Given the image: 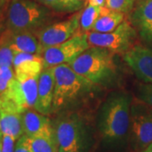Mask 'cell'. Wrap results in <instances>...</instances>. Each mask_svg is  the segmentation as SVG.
<instances>
[{"instance_id": "cell-3", "label": "cell", "mask_w": 152, "mask_h": 152, "mask_svg": "<svg viewBox=\"0 0 152 152\" xmlns=\"http://www.w3.org/2000/svg\"><path fill=\"white\" fill-rule=\"evenodd\" d=\"M54 94L53 112L78 102L92 91L95 85L76 73L68 64L53 67Z\"/></svg>"}, {"instance_id": "cell-5", "label": "cell", "mask_w": 152, "mask_h": 152, "mask_svg": "<svg viewBox=\"0 0 152 152\" xmlns=\"http://www.w3.org/2000/svg\"><path fill=\"white\" fill-rule=\"evenodd\" d=\"M58 152H84L86 130L81 118L75 113L66 114L53 126Z\"/></svg>"}, {"instance_id": "cell-15", "label": "cell", "mask_w": 152, "mask_h": 152, "mask_svg": "<svg viewBox=\"0 0 152 152\" xmlns=\"http://www.w3.org/2000/svg\"><path fill=\"white\" fill-rule=\"evenodd\" d=\"M24 134L29 138L49 134L54 132L53 126L47 115L35 109H28L22 114Z\"/></svg>"}, {"instance_id": "cell-2", "label": "cell", "mask_w": 152, "mask_h": 152, "mask_svg": "<svg viewBox=\"0 0 152 152\" xmlns=\"http://www.w3.org/2000/svg\"><path fill=\"white\" fill-rule=\"evenodd\" d=\"M113 54L107 49L91 46L69 64L95 86H107L117 76Z\"/></svg>"}, {"instance_id": "cell-21", "label": "cell", "mask_w": 152, "mask_h": 152, "mask_svg": "<svg viewBox=\"0 0 152 152\" xmlns=\"http://www.w3.org/2000/svg\"><path fill=\"white\" fill-rule=\"evenodd\" d=\"M101 7L88 5L80 13V26L85 31H91L94 24L97 20L98 17L100 16Z\"/></svg>"}, {"instance_id": "cell-30", "label": "cell", "mask_w": 152, "mask_h": 152, "mask_svg": "<svg viewBox=\"0 0 152 152\" xmlns=\"http://www.w3.org/2000/svg\"><path fill=\"white\" fill-rule=\"evenodd\" d=\"M4 19H3V15H2V12L0 13V35L2 34V32L4 31H3V25H4Z\"/></svg>"}, {"instance_id": "cell-31", "label": "cell", "mask_w": 152, "mask_h": 152, "mask_svg": "<svg viewBox=\"0 0 152 152\" xmlns=\"http://www.w3.org/2000/svg\"><path fill=\"white\" fill-rule=\"evenodd\" d=\"M143 152H152V142L143 151Z\"/></svg>"}, {"instance_id": "cell-8", "label": "cell", "mask_w": 152, "mask_h": 152, "mask_svg": "<svg viewBox=\"0 0 152 152\" xmlns=\"http://www.w3.org/2000/svg\"><path fill=\"white\" fill-rule=\"evenodd\" d=\"M129 130L136 150L143 151L152 142V107L139 98L132 100Z\"/></svg>"}, {"instance_id": "cell-20", "label": "cell", "mask_w": 152, "mask_h": 152, "mask_svg": "<svg viewBox=\"0 0 152 152\" xmlns=\"http://www.w3.org/2000/svg\"><path fill=\"white\" fill-rule=\"evenodd\" d=\"M30 142L33 152H58L54 132L30 138Z\"/></svg>"}, {"instance_id": "cell-28", "label": "cell", "mask_w": 152, "mask_h": 152, "mask_svg": "<svg viewBox=\"0 0 152 152\" xmlns=\"http://www.w3.org/2000/svg\"><path fill=\"white\" fill-rule=\"evenodd\" d=\"M89 5L96 6V7H103L106 6V0H87Z\"/></svg>"}, {"instance_id": "cell-17", "label": "cell", "mask_w": 152, "mask_h": 152, "mask_svg": "<svg viewBox=\"0 0 152 152\" xmlns=\"http://www.w3.org/2000/svg\"><path fill=\"white\" fill-rule=\"evenodd\" d=\"M124 13L115 11L107 6L101 7L100 16L94 24L91 31L96 32L106 33L115 30L124 21Z\"/></svg>"}, {"instance_id": "cell-29", "label": "cell", "mask_w": 152, "mask_h": 152, "mask_svg": "<svg viewBox=\"0 0 152 152\" xmlns=\"http://www.w3.org/2000/svg\"><path fill=\"white\" fill-rule=\"evenodd\" d=\"M10 2V0H0V10L6 8Z\"/></svg>"}, {"instance_id": "cell-9", "label": "cell", "mask_w": 152, "mask_h": 152, "mask_svg": "<svg viewBox=\"0 0 152 152\" xmlns=\"http://www.w3.org/2000/svg\"><path fill=\"white\" fill-rule=\"evenodd\" d=\"M80 13L65 20L47 25L34 32L40 44V54L44 49L64 42L75 35L80 27Z\"/></svg>"}, {"instance_id": "cell-1", "label": "cell", "mask_w": 152, "mask_h": 152, "mask_svg": "<svg viewBox=\"0 0 152 152\" xmlns=\"http://www.w3.org/2000/svg\"><path fill=\"white\" fill-rule=\"evenodd\" d=\"M132 97L128 93H111L98 115V129L105 141L118 143L127 137L130 128Z\"/></svg>"}, {"instance_id": "cell-23", "label": "cell", "mask_w": 152, "mask_h": 152, "mask_svg": "<svg viewBox=\"0 0 152 152\" xmlns=\"http://www.w3.org/2000/svg\"><path fill=\"white\" fill-rule=\"evenodd\" d=\"M14 78H15L14 67H0V94L7 90Z\"/></svg>"}, {"instance_id": "cell-33", "label": "cell", "mask_w": 152, "mask_h": 152, "mask_svg": "<svg viewBox=\"0 0 152 152\" xmlns=\"http://www.w3.org/2000/svg\"><path fill=\"white\" fill-rule=\"evenodd\" d=\"M0 131H1V129H0Z\"/></svg>"}, {"instance_id": "cell-12", "label": "cell", "mask_w": 152, "mask_h": 152, "mask_svg": "<svg viewBox=\"0 0 152 152\" xmlns=\"http://www.w3.org/2000/svg\"><path fill=\"white\" fill-rule=\"evenodd\" d=\"M0 42L8 45L14 52L40 55V44L32 31H13L5 29L0 35Z\"/></svg>"}, {"instance_id": "cell-6", "label": "cell", "mask_w": 152, "mask_h": 152, "mask_svg": "<svg viewBox=\"0 0 152 152\" xmlns=\"http://www.w3.org/2000/svg\"><path fill=\"white\" fill-rule=\"evenodd\" d=\"M91 46L88 42V33L77 31L75 36L64 42L44 49L41 53L43 60V69L69 64Z\"/></svg>"}, {"instance_id": "cell-22", "label": "cell", "mask_w": 152, "mask_h": 152, "mask_svg": "<svg viewBox=\"0 0 152 152\" xmlns=\"http://www.w3.org/2000/svg\"><path fill=\"white\" fill-rule=\"evenodd\" d=\"M135 0H106V6L121 13H129L134 7Z\"/></svg>"}, {"instance_id": "cell-19", "label": "cell", "mask_w": 152, "mask_h": 152, "mask_svg": "<svg viewBox=\"0 0 152 152\" xmlns=\"http://www.w3.org/2000/svg\"><path fill=\"white\" fill-rule=\"evenodd\" d=\"M50 10L60 13H73L81 10L82 0H36Z\"/></svg>"}, {"instance_id": "cell-10", "label": "cell", "mask_w": 152, "mask_h": 152, "mask_svg": "<svg viewBox=\"0 0 152 152\" xmlns=\"http://www.w3.org/2000/svg\"><path fill=\"white\" fill-rule=\"evenodd\" d=\"M124 60L139 80L152 84V48L134 46L124 54Z\"/></svg>"}, {"instance_id": "cell-24", "label": "cell", "mask_w": 152, "mask_h": 152, "mask_svg": "<svg viewBox=\"0 0 152 152\" xmlns=\"http://www.w3.org/2000/svg\"><path fill=\"white\" fill-rule=\"evenodd\" d=\"M14 51L8 45L0 42V67H14Z\"/></svg>"}, {"instance_id": "cell-34", "label": "cell", "mask_w": 152, "mask_h": 152, "mask_svg": "<svg viewBox=\"0 0 152 152\" xmlns=\"http://www.w3.org/2000/svg\"><path fill=\"white\" fill-rule=\"evenodd\" d=\"M0 13H1V10H0Z\"/></svg>"}, {"instance_id": "cell-11", "label": "cell", "mask_w": 152, "mask_h": 152, "mask_svg": "<svg viewBox=\"0 0 152 152\" xmlns=\"http://www.w3.org/2000/svg\"><path fill=\"white\" fill-rule=\"evenodd\" d=\"M129 20L142 41L152 48V0H139Z\"/></svg>"}, {"instance_id": "cell-13", "label": "cell", "mask_w": 152, "mask_h": 152, "mask_svg": "<svg viewBox=\"0 0 152 152\" xmlns=\"http://www.w3.org/2000/svg\"><path fill=\"white\" fill-rule=\"evenodd\" d=\"M14 53L13 66L18 80L23 81L40 75L43 69V60L41 55L21 52Z\"/></svg>"}, {"instance_id": "cell-32", "label": "cell", "mask_w": 152, "mask_h": 152, "mask_svg": "<svg viewBox=\"0 0 152 152\" xmlns=\"http://www.w3.org/2000/svg\"><path fill=\"white\" fill-rule=\"evenodd\" d=\"M2 140H3V133L0 131V152H2Z\"/></svg>"}, {"instance_id": "cell-18", "label": "cell", "mask_w": 152, "mask_h": 152, "mask_svg": "<svg viewBox=\"0 0 152 152\" xmlns=\"http://www.w3.org/2000/svg\"><path fill=\"white\" fill-rule=\"evenodd\" d=\"M38 80L39 76L32 77L23 81L19 80L27 109H35L36 107L38 96Z\"/></svg>"}, {"instance_id": "cell-14", "label": "cell", "mask_w": 152, "mask_h": 152, "mask_svg": "<svg viewBox=\"0 0 152 152\" xmlns=\"http://www.w3.org/2000/svg\"><path fill=\"white\" fill-rule=\"evenodd\" d=\"M54 94V73L53 67L43 69L38 80L37 102L35 110L44 115H49L53 112Z\"/></svg>"}, {"instance_id": "cell-4", "label": "cell", "mask_w": 152, "mask_h": 152, "mask_svg": "<svg viewBox=\"0 0 152 152\" xmlns=\"http://www.w3.org/2000/svg\"><path fill=\"white\" fill-rule=\"evenodd\" d=\"M6 29L35 32L48 24L51 10L36 0H10L6 7Z\"/></svg>"}, {"instance_id": "cell-26", "label": "cell", "mask_w": 152, "mask_h": 152, "mask_svg": "<svg viewBox=\"0 0 152 152\" xmlns=\"http://www.w3.org/2000/svg\"><path fill=\"white\" fill-rule=\"evenodd\" d=\"M15 152H33L30 138L26 134H23L21 137H20L15 144Z\"/></svg>"}, {"instance_id": "cell-16", "label": "cell", "mask_w": 152, "mask_h": 152, "mask_svg": "<svg viewBox=\"0 0 152 152\" xmlns=\"http://www.w3.org/2000/svg\"><path fill=\"white\" fill-rule=\"evenodd\" d=\"M22 114L0 109V129L3 134H8L18 140L24 134Z\"/></svg>"}, {"instance_id": "cell-7", "label": "cell", "mask_w": 152, "mask_h": 152, "mask_svg": "<svg viewBox=\"0 0 152 152\" xmlns=\"http://www.w3.org/2000/svg\"><path fill=\"white\" fill-rule=\"evenodd\" d=\"M136 32L131 23L124 20L110 32L88 33V42L90 46L103 48L113 53L125 54L133 48Z\"/></svg>"}, {"instance_id": "cell-27", "label": "cell", "mask_w": 152, "mask_h": 152, "mask_svg": "<svg viewBox=\"0 0 152 152\" xmlns=\"http://www.w3.org/2000/svg\"><path fill=\"white\" fill-rule=\"evenodd\" d=\"M16 140L10 135L3 134L2 152H15Z\"/></svg>"}, {"instance_id": "cell-25", "label": "cell", "mask_w": 152, "mask_h": 152, "mask_svg": "<svg viewBox=\"0 0 152 152\" xmlns=\"http://www.w3.org/2000/svg\"><path fill=\"white\" fill-rule=\"evenodd\" d=\"M137 98L152 107V84H140L137 88Z\"/></svg>"}]
</instances>
